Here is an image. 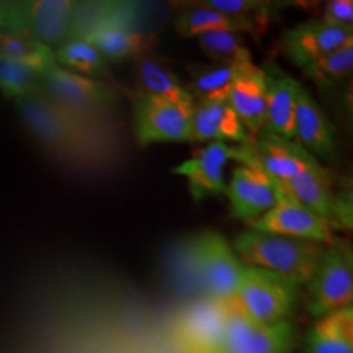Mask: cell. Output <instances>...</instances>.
Listing matches in <instances>:
<instances>
[{
  "label": "cell",
  "instance_id": "1",
  "mask_svg": "<svg viewBox=\"0 0 353 353\" xmlns=\"http://www.w3.org/2000/svg\"><path fill=\"white\" fill-rule=\"evenodd\" d=\"M232 247L245 267L272 272L301 286L311 280L327 245L275 234L245 231L234 239Z\"/></svg>",
  "mask_w": 353,
  "mask_h": 353
},
{
  "label": "cell",
  "instance_id": "2",
  "mask_svg": "<svg viewBox=\"0 0 353 353\" xmlns=\"http://www.w3.org/2000/svg\"><path fill=\"white\" fill-rule=\"evenodd\" d=\"M17 108L26 130L50 151L72 154L99 144L97 121H88L65 112L44 92L17 100Z\"/></svg>",
  "mask_w": 353,
  "mask_h": 353
},
{
  "label": "cell",
  "instance_id": "3",
  "mask_svg": "<svg viewBox=\"0 0 353 353\" xmlns=\"http://www.w3.org/2000/svg\"><path fill=\"white\" fill-rule=\"evenodd\" d=\"M298 288L286 278L260 268L244 267L236 294L226 299L229 306L259 324L288 321L298 299Z\"/></svg>",
  "mask_w": 353,
  "mask_h": 353
},
{
  "label": "cell",
  "instance_id": "4",
  "mask_svg": "<svg viewBox=\"0 0 353 353\" xmlns=\"http://www.w3.org/2000/svg\"><path fill=\"white\" fill-rule=\"evenodd\" d=\"M41 87L56 105L88 121H99L118 101L117 90L110 83L81 76L57 64L41 74Z\"/></svg>",
  "mask_w": 353,
  "mask_h": 353
},
{
  "label": "cell",
  "instance_id": "5",
  "mask_svg": "<svg viewBox=\"0 0 353 353\" xmlns=\"http://www.w3.org/2000/svg\"><path fill=\"white\" fill-rule=\"evenodd\" d=\"M190 255L206 298L226 301L236 294L245 265L219 232L208 231L196 236L190 244Z\"/></svg>",
  "mask_w": 353,
  "mask_h": 353
},
{
  "label": "cell",
  "instance_id": "6",
  "mask_svg": "<svg viewBox=\"0 0 353 353\" xmlns=\"http://www.w3.org/2000/svg\"><path fill=\"white\" fill-rule=\"evenodd\" d=\"M309 312L319 317L352 307L353 301V257L343 242L325 247L316 272L307 281Z\"/></svg>",
  "mask_w": 353,
  "mask_h": 353
},
{
  "label": "cell",
  "instance_id": "7",
  "mask_svg": "<svg viewBox=\"0 0 353 353\" xmlns=\"http://www.w3.org/2000/svg\"><path fill=\"white\" fill-rule=\"evenodd\" d=\"M76 3L70 0L8 3L0 28L23 33L54 51L69 39Z\"/></svg>",
  "mask_w": 353,
  "mask_h": 353
},
{
  "label": "cell",
  "instance_id": "8",
  "mask_svg": "<svg viewBox=\"0 0 353 353\" xmlns=\"http://www.w3.org/2000/svg\"><path fill=\"white\" fill-rule=\"evenodd\" d=\"M245 224L255 232L311 241L322 245H334L339 242L327 221L303 206L281 183H278L276 205Z\"/></svg>",
  "mask_w": 353,
  "mask_h": 353
},
{
  "label": "cell",
  "instance_id": "9",
  "mask_svg": "<svg viewBox=\"0 0 353 353\" xmlns=\"http://www.w3.org/2000/svg\"><path fill=\"white\" fill-rule=\"evenodd\" d=\"M228 309L224 330L214 353H291L296 345V329L290 321L259 324L224 301Z\"/></svg>",
  "mask_w": 353,
  "mask_h": 353
},
{
  "label": "cell",
  "instance_id": "10",
  "mask_svg": "<svg viewBox=\"0 0 353 353\" xmlns=\"http://www.w3.org/2000/svg\"><path fill=\"white\" fill-rule=\"evenodd\" d=\"M234 161L262 170L275 182L285 185L317 162L296 141L278 138L262 131L250 144L236 145Z\"/></svg>",
  "mask_w": 353,
  "mask_h": 353
},
{
  "label": "cell",
  "instance_id": "11",
  "mask_svg": "<svg viewBox=\"0 0 353 353\" xmlns=\"http://www.w3.org/2000/svg\"><path fill=\"white\" fill-rule=\"evenodd\" d=\"M136 138L143 145L159 143H192V117L161 97L136 94L132 97Z\"/></svg>",
  "mask_w": 353,
  "mask_h": 353
},
{
  "label": "cell",
  "instance_id": "12",
  "mask_svg": "<svg viewBox=\"0 0 353 353\" xmlns=\"http://www.w3.org/2000/svg\"><path fill=\"white\" fill-rule=\"evenodd\" d=\"M352 43L353 28L332 26L322 20L303 21L281 33V50L299 69Z\"/></svg>",
  "mask_w": 353,
  "mask_h": 353
},
{
  "label": "cell",
  "instance_id": "13",
  "mask_svg": "<svg viewBox=\"0 0 353 353\" xmlns=\"http://www.w3.org/2000/svg\"><path fill=\"white\" fill-rule=\"evenodd\" d=\"M236 154V145L210 143L182 164L172 169V174L183 176L188 183L190 195L195 201L210 196L226 195L224 169Z\"/></svg>",
  "mask_w": 353,
  "mask_h": 353
},
{
  "label": "cell",
  "instance_id": "14",
  "mask_svg": "<svg viewBox=\"0 0 353 353\" xmlns=\"http://www.w3.org/2000/svg\"><path fill=\"white\" fill-rule=\"evenodd\" d=\"M226 196L231 201L232 218L252 221L276 205L278 182L250 165H239L232 170Z\"/></svg>",
  "mask_w": 353,
  "mask_h": 353
},
{
  "label": "cell",
  "instance_id": "15",
  "mask_svg": "<svg viewBox=\"0 0 353 353\" xmlns=\"http://www.w3.org/2000/svg\"><path fill=\"white\" fill-rule=\"evenodd\" d=\"M224 301L205 298L183 312L176 324V341L185 353H214L224 330Z\"/></svg>",
  "mask_w": 353,
  "mask_h": 353
},
{
  "label": "cell",
  "instance_id": "16",
  "mask_svg": "<svg viewBox=\"0 0 353 353\" xmlns=\"http://www.w3.org/2000/svg\"><path fill=\"white\" fill-rule=\"evenodd\" d=\"M193 141L198 143L250 144L252 136L229 101H196L192 114Z\"/></svg>",
  "mask_w": 353,
  "mask_h": 353
},
{
  "label": "cell",
  "instance_id": "17",
  "mask_svg": "<svg viewBox=\"0 0 353 353\" xmlns=\"http://www.w3.org/2000/svg\"><path fill=\"white\" fill-rule=\"evenodd\" d=\"M265 70L252 63L236 68L229 103L252 138L265 130Z\"/></svg>",
  "mask_w": 353,
  "mask_h": 353
},
{
  "label": "cell",
  "instance_id": "18",
  "mask_svg": "<svg viewBox=\"0 0 353 353\" xmlns=\"http://www.w3.org/2000/svg\"><path fill=\"white\" fill-rule=\"evenodd\" d=\"M265 70V130L286 141L296 139V81L278 69Z\"/></svg>",
  "mask_w": 353,
  "mask_h": 353
},
{
  "label": "cell",
  "instance_id": "19",
  "mask_svg": "<svg viewBox=\"0 0 353 353\" xmlns=\"http://www.w3.org/2000/svg\"><path fill=\"white\" fill-rule=\"evenodd\" d=\"M296 108H294V125H296V143L311 154L330 159L335 154L334 134L330 123L321 112L319 105L301 83L296 82Z\"/></svg>",
  "mask_w": 353,
  "mask_h": 353
},
{
  "label": "cell",
  "instance_id": "20",
  "mask_svg": "<svg viewBox=\"0 0 353 353\" xmlns=\"http://www.w3.org/2000/svg\"><path fill=\"white\" fill-rule=\"evenodd\" d=\"M265 25L267 21L263 20L231 17L201 6L183 8L175 19V30L182 38H198L201 34L214 32L249 33L255 37L263 33Z\"/></svg>",
  "mask_w": 353,
  "mask_h": 353
},
{
  "label": "cell",
  "instance_id": "21",
  "mask_svg": "<svg viewBox=\"0 0 353 353\" xmlns=\"http://www.w3.org/2000/svg\"><path fill=\"white\" fill-rule=\"evenodd\" d=\"M85 41L95 46L107 61L120 63L123 59L143 57L156 46L157 37L123 26H105L92 33Z\"/></svg>",
  "mask_w": 353,
  "mask_h": 353
},
{
  "label": "cell",
  "instance_id": "22",
  "mask_svg": "<svg viewBox=\"0 0 353 353\" xmlns=\"http://www.w3.org/2000/svg\"><path fill=\"white\" fill-rule=\"evenodd\" d=\"M304 353H353V307L319 317L306 335Z\"/></svg>",
  "mask_w": 353,
  "mask_h": 353
},
{
  "label": "cell",
  "instance_id": "23",
  "mask_svg": "<svg viewBox=\"0 0 353 353\" xmlns=\"http://www.w3.org/2000/svg\"><path fill=\"white\" fill-rule=\"evenodd\" d=\"M285 188L309 211L324 218L330 224L334 203V182L330 172L319 162L303 170L301 174L285 183Z\"/></svg>",
  "mask_w": 353,
  "mask_h": 353
},
{
  "label": "cell",
  "instance_id": "24",
  "mask_svg": "<svg viewBox=\"0 0 353 353\" xmlns=\"http://www.w3.org/2000/svg\"><path fill=\"white\" fill-rule=\"evenodd\" d=\"M138 59L136 68H138L139 82L144 88L143 94L161 97L192 117L196 101L188 94L180 79L156 61L148 57H138Z\"/></svg>",
  "mask_w": 353,
  "mask_h": 353
},
{
  "label": "cell",
  "instance_id": "25",
  "mask_svg": "<svg viewBox=\"0 0 353 353\" xmlns=\"http://www.w3.org/2000/svg\"><path fill=\"white\" fill-rule=\"evenodd\" d=\"M0 59L13 61L44 72L56 65L54 51L23 33L0 28Z\"/></svg>",
  "mask_w": 353,
  "mask_h": 353
},
{
  "label": "cell",
  "instance_id": "26",
  "mask_svg": "<svg viewBox=\"0 0 353 353\" xmlns=\"http://www.w3.org/2000/svg\"><path fill=\"white\" fill-rule=\"evenodd\" d=\"M54 61L59 68H64L81 76L92 79H110L108 61L100 54L95 46L81 39H70L54 50Z\"/></svg>",
  "mask_w": 353,
  "mask_h": 353
},
{
  "label": "cell",
  "instance_id": "27",
  "mask_svg": "<svg viewBox=\"0 0 353 353\" xmlns=\"http://www.w3.org/2000/svg\"><path fill=\"white\" fill-rule=\"evenodd\" d=\"M234 74L231 65H201L185 88L195 101H229Z\"/></svg>",
  "mask_w": 353,
  "mask_h": 353
},
{
  "label": "cell",
  "instance_id": "28",
  "mask_svg": "<svg viewBox=\"0 0 353 353\" xmlns=\"http://www.w3.org/2000/svg\"><path fill=\"white\" fill-rule=\"evenodd\" d=\"M198 46L210 59L219 65H237L252 63L250 50L244 44V39L239 33L214 32L198 37Z\"/></svg>",
  "mask_w": 353,
  "mask_h": 353
},
{
  "label": "cell",
  "instance_id": "29",
  "mask_svg": "<svg viewBox=\"0 0 353 353\" xmlns=\"http://www.w3.org/2000/svg\"><path fill=\"white\" fill-rule=\"evenodd\" d=\"M303 76L319 87H332L334 83L343 81L353 70V43L341 50L322 56L306 68L301 69Z\"/></svg>",
  "mask_w": 353,
  "mask_h": 353
},
{
  "label": "cell",
  "instance_id": "30",
  "mask_svg": "<svg viewBox=\"0 0 353 353\" xmlns=\"http://www.w3.org/2000/svg\"><path fill=\"white\" fill-rule=\"evenodd\" d=\"M0 92L12 100L43 92L41 72L30 65L0 59Z\"/></svg>",
  "mask_w": 353,
  "mask_h": 353
},
{
  "label": "cell",
  "instance_id": "31",
  "mask_svg": "<svg viewBox=\"0 0 353 353\" xmlns=\"http://www.w3.org/2000/svg\"><path fill=\"white\" fill-rule=\"evenodd\" d=\"M196 6L211 8V10L226 13L231 17L242 19H255L267 21L275 7L270 2H259V0H206Z\"/></svg>",
  "mask_w": 353,
  "mask_h": 353
},
{
  "label": "cell",
  "instance_id": "32",
  "mask_svg": "<svg viewBox=\"0 0 353 353\" xmlns=\"http://www.w3.org/2000/svg\"><path fill=\"white\" fill-rule=\"evenodd\" d=\"M330 226L334 229L353 228V188L350 180L348 183H343L339 192H334Z\"/></svg>",
  "mask_w": 353,
  "mask_h": 353
},
{
  "label": "cell",
  "instance_id": "33",
  "mask_svg": "<svg viewBox=\"0 0 353 353\" xmlns=\"http://www.w3.org/2000/svg\"><path fill=\"white\" fill-rule=\"evenodd\" d=\"M322 21L341 28H353V2L352 0H330L322 13Z\"/></svg>",
  "mask_w": 353,
  "mask_h": 353
},
{
  "label": "cell",
  "instance_id": "34",
  "mask_svg": "<svg viewBox=\"0 0 353 353\" xmlns=\"http://www.w3.org/2000/svg\"><path fill=\"white\" fill-rule=\"evenodd\" d=\"M8 3H0V25H2V19H3V12H6Z\"/></svg>",
  "mask_w": 353,
  "mask_h": 353
}]
</instances>
